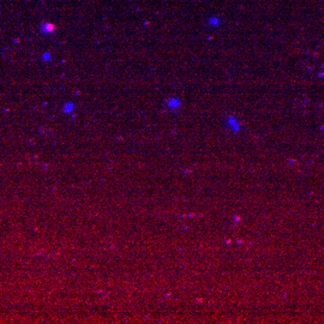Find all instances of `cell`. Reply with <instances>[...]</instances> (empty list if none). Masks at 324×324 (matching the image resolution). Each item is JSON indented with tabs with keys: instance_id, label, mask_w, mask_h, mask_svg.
<instances>
[{
	"instance_id": "1",
	"label": "cell",
	"mask_w": 324,
	"mask_h": 324,
	"mask_svg": "<svg viewBox=\"0 0 324 324\" xmlns=\"http://www.w3.org/2000/svg\"><path fill=\"white\" fill-rule=\"evenodd\" d=\"M54 29H55V25L53 24V23H46V24L42 25V30H43V31H47V33L54 31Z\"/></svg>"
}]
</instances>
